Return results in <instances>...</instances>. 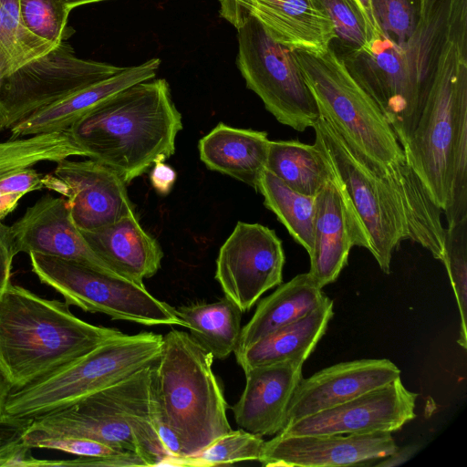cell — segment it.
I'll return each mask as SVG.
<instances>
[{"label": "cell", "instance_id": "6da1fadb", "mask_svg": "<svg viewBox=\"0 0 467 467\" xmlns=\"http://www.w3.org/2000/svg\"><path fill=\"white\" fill-rule=\"evenodd\" d=\"M315 145L324 154L346 191L370 241V254L385 274L404 240L415 242L442 262L446 228L432 201L409 163L379 173L320 113L313 126Z\"/></svg>", "mask_w": 467, "mask_h": 467}, {"label": "cell", "instance_id": "7a4b0ae2", "mask_svg": "<svg viewBox=\"0 0 467 467\" xmlns=\"http://www.w3.org/2000/svg\"><path fill=\"white\" fill-rule=\"evenodd\" d=\"M447 226L467 218V15L451 11L418 122L402 148Z\"/></svg>", "mask_w": 467, "mask_h": 467}, {"label": "cell", "instance_id": "3957f363", "mask_svg": "<svg viewBox=\"0 0 467 467\" xmlns=\"http://www.w3.org/2000/svg\"><path fill=\"white\" fill-rule=\"evenodd\" d=\"M182 129L168 82L151 78L111 96L67 130L88 158L109 166L129 184L174 154Z\"/></svg>", "mask_w": 467, "mask_h": 467}, {"label": "cell", "instance_id": "277c9868", "mask_svg": "<svg viewBox=\"0 0 467 467\" xmlns=\"http://www.w3.org/2000/svg\"><path fill=\"white\" fill-rule=\"evenodd\" d=\"M451 0H421L417 26L401 44L381 36L343 58L403 148L423 108L446 40Z\"/></svg>", "mask_w": 467, "mask_h": 467}, {"label": "cell", "instance_id": "5b68a950", "mask_svg": "<svg viewBox=\"0 0 467 467\" xmlns=\"http://www.w3.org/2000/svg\"><path fill=\"white\" fill-rule=\"evenodd\" d=\"M121 333L78 318L66 301L12 283L0 293V368L15 390Z\"/></svg>", "mask_w": 467, "mask_h": 467}, {"label": "cell", "instance_id": "8992f818", "mask_svg": "<svg viewBox=\"0 0 467 467\" xmlns=\"http://www.w3.org/2000/svg\"><path fill=\"white\" fill-rule=\"evenodd\" d=\"M212 354L189 333L171 329L153 364V383L164 422L179 438L182 455L194 454L232 431Z\"/></svg>", "mask_w": 467, "mask_h": 467}, {"label": "cell", "instance_id": "52a82bcc", "mask_svg": "<svg viewBox=\"0 0 467 467\" xmlns=\"http://www.w3.org/2000/svg\"><path fill=\"white\" fill-rule=\"evenodd\" d=\"M318 106L345 140L379 173L408 163L394 130L331 47L322 54L293 50Z\"/></svg>", "mask_w": 467, "mask_h": 467}, {"label": "cell", "instance_id": "ba28073f", "mask_svg": "<svg viewBox=\"0 0 467 467\" xmlns=\"http://www.w3.org/2000/svg\"><path fill=\"white\" fill-rule=\"evenodd\" d=\"M163 336L153 332L121 333L78 359L12 391L5 414L16 418L41 416L66 408L153 364Z\"/></svg>", "mask_w": 467, "mask_h": 467}, {"label": "cell", "instance_id": "9c48e42d", "mask_svg": "<svg viewBox=\"0 0 467 467\" xmlns=\"http://www.w3.org/2000/svg\"><path fill=\"white\" fill-rule=\"evenodd\" d=\"M33 273L70 306L101 313L114 320L145 326L186 327L175 307L153 296L144 285L112 276L75 261L28 254Z\"/></svg>", "mask_w": 467, "mask_h": 467}, {"label": "cell", "instance_id": "30bf717a", "mask_svg": "<svg viewBox=\"0 0 467 467\" xmlns=\"http://www.w3.org/2000/svg\"><path fill=\"white\" fill-rule=\"evenodd\" d=\"M237 29V66L246 87L283 125L297 131L313 128L320 117L318 106L302 76L293 50L278 43L254 17Z\"/></svg>", "mask_w": 467, "mask_h": 467}, {"label": "cell", "instance_id": "8fae6325", "mask_svg": "<svg viewBox=\"0 0 467 467\" xmlns=\"http://www.w3.org/2000/svg\"><path fill=\"white\" fill-rule=\"evenodd\" d=\"M123 68L79 58L69 45L61 42L4 78L0 88V113L5 129Z\"/></svg>", "mask_w": 467, "mask_h": 467}, {"label": "cell", "instance_id": "7c38bea8", "mask_svg": "<svg viewBox=\"0 0 467 467\" xmlns=\"http://www.w3.org/2000/svg\"><path fill=\"white\" fill-rule=\"evenodd\" d=\"M285 262L282 241L274 230L238 222L219 250L215 279L224 296L244 313L282 284Z\"/></svg>", "mask_w": 467, "mask_h": 467}, {"label": "cell", "instance_id": "4fadbf2b", "mask_svg": "<svg viewBox=\"0 0 467 467\" xmlns=\"http://www.w3.org/2000/svg\"><path fill=\"white\" fill-rule=\"evenodd\" d=\"M126 186L115 171L90 158L62 160L53 172L44 175V187L66 197L80 231H93L136 213Z\"/></svg>", "mask_w": 467, "mask_h": 467}, {"label": "cell", "instance_id": "5bb4252c", "mask_svg": "<svg viewBox=\"0 0 467 467\" xmlns=\"http://www.w3.org/2000/svg\"><path fill=\"white\" fill-rule=\"evenodd\" d=\"M418 394L399 378L346 402L286 425L284 435L394 432L415 418Z\"/></svg>", "mask_w": 467, "mask_h": 467}, {"label": "cell", "instance_id": "9a60e30c", "mask_svg": "<svg viewBox=\"0 0 467 467\" xmlns=\"http://www.w3.org/2000/svg\"><path fill=\"white\" fill-rule=\"evenodd\" d=\"M398 448L390 432L332 435L275 434L258 462L267 467L371 465Z\"/></svg>", "mask_w": 467, "mask_h": 467}, {"label": "cell", "instance_id": "2e32d148", "mask_svg": "<svg viewBox=\"0 0 467 467\" xmlns=\"http://www.w3.org/2000/svg\"><path fill=\"white\" fill-rule=\"evenodd\" d=\"M353 246L371 249L368 235L332 170L330 179L316 195L314 243L309 254L308 273L320 288L337 279Z\"/></svg>", "mask_w": 467, "mask_h": 467}, {"label": "cell", "instance_id": "e0dca14e", "mask_svg": "<svg viewBox=\"0 0 467 467\" xmlns=\"http://www.w3.org/2000/svg\"><path fill=\"white\" fill-rule=\"evenodd\" d=\"M220 15L233 26L251 16L278 43L309 54L326 52L336 38L318 0H220Z\"/></svg>", "mask_w": 467, "mask_h": 467}, {"label": "cell", "instance_id": "ac0fdd59", "mask_svg": "<svg viewBox=\"0 0 467 467\" xmlns=\"http://www.w3.org/2000/svg\"><path fill=\"white\" fill-rule=\"evenodd\" d=\"M10 228L17 254L36 253L59 257L123 278L88 245L74 223L64 197L43 196Z\"/></svg>", "mask_w": 467, "mask_h": 467}, {"label": "cell", "instance_id": "d6986e66", "mask_svg": "<svg viewBox=\"0 0 467 467\" xmlns=\"http://www.w3.org/2000/svg\"><path fill=\"white\" fill-rule=\"evenodd\" d=\"M399 378L400 368L387 358L358 359L326 368L301 379L290 400L285 426Z\"/></svg>", "mask_w": 467, "mask_h": 467}, {"label": "cell", "instance_id": "ffe728a7", "mask_svg": "<svg viewBox=\"0 0 467 467\" xmlns=\"http://www.w3.org/2000/svg\"><path fill=\"white\" fill-rule=\"evenodd\" d=\"M71 156L87 157L68 130L40 133L0 142V222L12 213L19 200L44 189V174L36 164L59 162Z\"/></svg>", "mask_w": 467, "mask_h": 467}, {"label": "cell", "instance_id": "44dd1931", "mask_svg": "<svg viewBox=\"0 0 467 467\" xmlns=\"http://www.w3.org/2000/svg\"><path fill=\"white\" fill-rule=\"evenodd\" d=\"M303 364L287 360L245 370L244 389L231 408L237 425L260 437L279 433L285 427L290 400L303 379Z\"/></svg>", "mask_w": 467, "mask_h": 467}, {"label": "cell", "instance_id": "7402d4cb", "mask_svg": "<svg viewBox=\"0 0 467 467\" xmlns=\"http://www.w3.org/2000/svg\"><path fill=\"white\" fill-rule=\"evenodd\" d=\"M161 60L151 58L79 89L14 124L10 139L67 130L77 120L116 93L154 78Z\"/></svg>", "mask_w": 467, "mask_h": 467}, {"label": "cell", "instance_id": "603a6c76", "mask_svg": "<svg viewBox=\"0 0 467 467\" xmlns=\"http://www.w3.org/2000/svg\"><path fill=\"white\" fill-rule=\"evenodd\" d=\"M91 249L116 273L140 285L161 268L163 252L136 213L93 231H81Z\"/></svg>", "mask_w": 467, "mask_h": 467}, {"label": "cell", "instance_id": "cb8c5ba5", "mask_svg": "<svg viewBox=\"0 0 467 467\" xmlns=\"http://www.w3.org/2000/svg\"><path fill=\"white\" fill-rule=\"evenodd\" d=\"M153 364L105 389L116 410L130 428L139 454L148 467H157L167 456L159 439V430L165 422L155 392Z\"/></svg>", "mask_w": 467, "mask_h": 467}, {"label": "cell", "instance_id": "d4e9b609", "mask_svg": "<svg viewBox=\"0 0 467 467\" xmlns=\"http://www.w3.org/2000/svg\"><path fill=\"white\" fill-rule=\"evenodd\" d=\"M269 141L265 131L220 122L199 140L198 150L209 170L226 174L257 192L260 176L265 170Z\"/></svg>", "mask_w": 467, "mask_h": 467}, {"label": "cell", "instance_id": "484cf974", "mask_svg": "<svg viewBox=\"0 0 467 467\" xmlns=\"http://www.w3.org/2000/svg\"><path fill=\"white\" fill-rule=\"evenodd\" d=\"M327 297L306 317L284 326L235 355L244 371L287 360L304 363L327 331L333 311Z\"/></svg>", "mask_w": 467, "mask_h": 467}, {"label": "cell", "instance_id": "4316f807", "mask_svg": "<svg viewBox=\"0 0 467 467\" xmlns=\"http://www.w3.org/2000/svg\"><path fill=\"white\" fill-rule=\"evenodd\" d=\"M327 298L309 273L297 275L280 284L259 302L252 318L242 327L234 354L271 332L306 317Z\"/></svg>", "mask_w": 467, "mask_h": 467}, {"label": "cell", "instance_id": "83f0119b", "mask_svg": "<svg viewBox=\"0 0 467 467\" xmlns=\"http://www.w3.org/2000/svg\"><path fill=\"white\" fill-rule=\"evenodd\" d=\"M175 309L192 338L213 359L223 360L234 353L243 311L231 299L224 296L216 302H195Z\"/></svg>", "mask_w": 467, "mask_h": 467}, {"label": "cell", "instance_id": "f1b7e54d", "mask_svg": "<svg viewBox=\"0 0 467 467\" xmlns=\"http://www.w3.org/2000/svg\"><path fill=\"white\" fill-rule=\"evenodd\" d=\"M265 170L291 189L309 196H316L332 175L320 150L296 140H270Z\"/></svg>", "mask_w": 467, "mask_h": 467}, {"label": "cell", "instance_id": "f546056e", "mask_svg": "<svg viewBox=\"0 0 467 467\" xmlns=\"http://www.w3.org/2000/svg\"><path fill=\"white\" fill-rule=\"evenodd\" d=\"M257 192L263 195L265 206L309 255L314 243L316 196L296 192L267 170L260 176Z\"/></svg>", "mask_w": 467, "mask_h": 467}, {"label": "cell", "instance_id": "4dcf8cb0", "mask_svg": "<svg viewBox=\"0 0 467 467\" xmlns=\"http://www.w3.org/2000/svg\"><path fill=\"white\" fill-rule=\"evenodd\" d=\"M264 443L262 437L242 428L232 430L194 454L165 456L157 466L211 467L239 462H258Z\"/></svg>", "mask_w": 467, "mask_h": 467}, {"label": "cell", "instance_id": "1f68e13d", "mask_svg": "<svg viewBox=\"0 0 467 467\" xmlns=\"http://www.w3.org/2000/svg\"><path fill=\"white\" fill-rule=\"evenodd\" d=\"M443 265L456 298L461 324L458 343L467 348V218L447 226Z\"/></svg>", "mask_w": 467, "mask_h": 467}, {"label": "cell", "instance_id": "d6a6232c", "mask_svg": "<svg viewBox=\"0 0 467 467\" xmlns=\"http://www.w3.org/2000/svg\"><path fill=\"white\" fill-rule=\"evenodd\" d=\"M0 19L13 71L57 47L26 29L21 16L20 0H0Z\"/></svg>", "mask_w": 467, "mask_h": 467}, {"label": "cell", "instance_id": "836d02e7", "mask_svg": "<svg viewBox=\"0 0 467 467\" xmlns=\"http://www.w3.org/2000/svg\"><path fill=\"white\" fill-rule=\"evenodd\" d=\"M20 11L26 29L54 46L71 32L67 25L70 11L61 0H20Z\"/></svg>", "mask_w": 467, "mask_h": 467}, {"label": "cell", "instance_id": "e575fe53", "mask_svg": "<svg viewBox=\"0 0 467 467\" xmlns=\"http://www.w3.org/2000/svg\"><path fill=\"white\" fill-rule=\"evenodd\" d=\"M373 13L383 36L401 44L412 35L421 0H371Z\"/></svg>", "mask_w": 467, "mask_h": 467}, {"label": "cell", "instance_id": "d590c367", "mask_svg": "<svg viewBox=\"0 0 467 467\" xmlns=\"http://www.w3.org/2000/svg\"><path fill=\"white\" fill-rule=\"evenodd\" d=\"M331 19L336 34L348 53L364 47L370 39L361 15L350 0H318ZM347 53V54H348Z\"/></svg>", "mask_w": 467, "mask_h": 467}, {"label": "cell", "instance_id": "8d00e7d4", "mask_svg": "<svg viewBox=\"0 0 467 467\" xmlns=\"http://www.w3.org/2000/svg\"><path fill=\"white\" fill-rule=\"evenodd\" d=\"M31 421L30 418L5 414L0 417V467L37 466L38 460L32 456V449L23 442Z\"/></svg>", "mask_w": 467, "mask_h": 467}, {"label": "cell", "instance_id": "74e56055", "mask_svg": "<svg viewBox=\"0 0 467 467\" xmlns=\"http://www.w3.org/2000/svg\"><path fill=\"white\" fill-rule=\"evenodd\" d=\"M28 447L57 450L77 456L88 457L122 451L96 441L73 437L44 438L32 441Z\"/></svg>", "mask_w": 467, "mask_h": 467}, {"label": "cell", "instance_id": "f35d334b", "mask_svg": "<svg viewBox=\"0 0 467 467\" xmlns=\"http://www.w3.org/2000/svg\"><path fill=\"white\" fill-rule=\"evenodd\" d=\"M51 466L148 467V464L139 453L122 451L102 456H78L73 460L51 461Z\"/></svg>", "mask_w": 467, "mask_h": 467}, {"label": "cell", "instance_id": "ab89813d", "mask_svg": "<svg viewBox=\"0 0 467 467\" xmlns=\"http://www.w3.org/2000/svg\"><path fill=\"white\" fill-rule=\"evenodd\" d=\"M15 248L10 226L0 222V293L11 283V269Z\"/></svg>", "mask_w": 467, "mask_h": 467}, {"label": "cell", "instance_id": "60d3db41", "mask_svg": "<svg viewBox=\"0 0 467 467\" xmlns=\"http://www.w3.org/2000/svg\"><path fill=\"white\" fill-rule=\"evenodd\" d=\"M175 171L164 161H158L153 165L150 172V182L160 194H168L176 180Z\"/></svg>", "mask_w": 467, "mask_h": 467}, {"label": "cell", "instance_id": "b9f144b4", "mask_svg": "<svg viewBox=\"0 0 467 467\" xmlns=\"http://www.w3.org/2000/svg\"><path fill=\"white\" fill-rule=\"evenodd\" d=\"M361 15L370 38L383 36L375 18L371 0H350Z\"/></svg>", "mask_w": 467, "mask_h": 467}, {"label": "cell", "instance_id": "7bdbcfd3", "mask_svg": "<svg viewBox=\"0 0 467 467\" xmlns=\"http://www.w3.org/2000/svg\"><path fill=\"white\" fill-rule=\"evenodd\" d=\"M419 450L418 445H408L402 448H397L395 451L389 455L381 458L379 462L375 463L379 467H392L400 465L409 461Z\"/></svg>", "mask_w": 467, "mask_h": 467}, {"label": "cell", "instance_id": "ee69618b", "mask_svg": "<svg viewBox=\"0 0 467 467\" xmlns=\"http://www.w3.org/2000/svg\"><path fill=\"white\" fill-rule=\"evenodd\" d=\"M13 72V67L8 57L0 19V88L4 78Z\"/></svg>", "mask_w": 467, "mask_h": 467}, {"label": "cell", "instance_id": "f6af8a7d", "mask_svg": "<svg viewBox=\"0 0 467 467\" xmlns=\"http://www.w3.org/2000/svg\"><path fill=\"white\" fill-rule=\"evenodd\" d=\"M13 389L10 379L0 368V417L5 414V404Z\"/></svg>", "mask_w": 467, "mask_h": 467}, {"label": "cell", "instance_id": "bcb514c9", "mask_svg": "<svg viewBox=\"0 0 467 467\" xmlns=\"http://www.w3.org/2000/svg\"><path fill=\"white\" fill-rule=\"evenodd\" d=\"M64 5L67 6V8L71 11L73 8L78 7L79 5L90 4V3H96V2H101L105 0H61Z\"/></svg>", "mask_w": 467, "mask_h": 467}, {"label": "cell", "instance_id": "7dc6e473", "mask_svg": "<svg viewBox=\"0 0 467 467\" xmlns=\"http://www.w3.org/2000/svg\"><path fill=\"white\" fill-rule=\"evenodd\" d=\"M4 129H5V123H4V119H3L2 116H1V113H0V131L2 130H4Z\"/></svg>", "mask_w": 467, "mask_h": 467}]
</instances>
